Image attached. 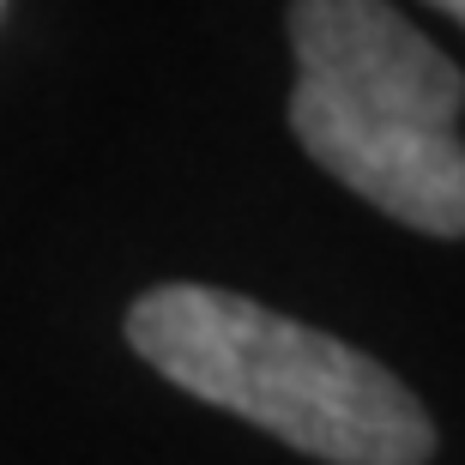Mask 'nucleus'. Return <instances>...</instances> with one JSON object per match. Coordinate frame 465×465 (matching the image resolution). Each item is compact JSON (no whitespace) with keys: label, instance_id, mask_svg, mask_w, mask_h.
<instances>
[{"label":"nucleus","instance_id":"obj_4","mask_svg":"<svg viewBox=\"0 0 465 465\" xmlns=\"http://www.w3.org/2000/svg\"><path fill=\"white\" fill-rule=\"evenodd\" d=\"M0 6H6V0H0Z\"/></svg>","mask_w":465,"mask_h":465},{"label":"nucleus","instance_id":"obj_1","mask_svg":"<svg viewBox=\"0 0 465 465\" xmlns=\"http://www.w3.org/2000/svg\"><path fill=\"white\" fill-rule=\"evenodd\" d=\"M127 345L182 393L327 465H430L435 423L369 351L212 284H157L127 309Z\"/></svg>","mask_w":465,"mask_h":465},{"label":"nucleus","instance_id":"obj_3","mask_svg":"<svg viewBox=\"0 0 465 465\" xmlns=\"http://www.w3.org/2000/svg\"><path fill=\"white\" fill-rule=\"evenodd\" d=\"M430 6H441L448 18H460V25H465V0H430Z\"/></svg>","mask_w":465,"mask_h":465},{"label":"nucleus","instance_id":"obj_2","mask_svg":"<svg viewBox=\"0 0 465 465\" xmlns=\"http://www.w3.org/2000/svg\"><path fill=\"white\" fill-rule=\"evenodd\" d=\"M291 134L357 200L465 236V73L387 0H291Z\"/></svg>","mask_w":465,"mask_h":465}]
</instances>
